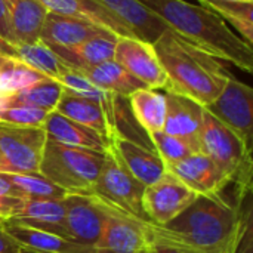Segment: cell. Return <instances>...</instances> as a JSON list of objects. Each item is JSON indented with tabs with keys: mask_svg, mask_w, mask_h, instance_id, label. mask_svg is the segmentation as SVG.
<instances>
[{
	"mask_svg": "<svg viewBox=\"0 0 253 253\" xmlns=\"http://www.w3.org/2000/svg\"><path fill=\"white\" fill-rule=\"evenodd\" d=\"M147 243H165L202 253H237L243 219L224 196H199L165 225L145 222Z\"/></svg>",
	"mask_w": 253,
	"mask_h": 253,
	"instance_id": "6da1fadb",
	"label": "cell"
},
{
	"mask_svg": "<svg viewBox=\"0 0 253 253\" xmlns=\"http://www.w3.org/2000/svg\"><path fill=\"white\" fill-rule=\"evenodd\" d=\"M170 30L218 59H225L246 73L253 70V49L233 33L225 21L206 6L185 0H136Z\"/></svg>",
	"mask_w": 253,
	"mask_h": 253,
	"instance_id": "7a4b0ae2",
	"label": "cell"
},
{
	"mask_svg": "<svg viewBox=\"0 0 253 253\" xmlns=\"http://www.w3.org/2000/svg\"><path fill=\"white\" fill-rule=\"evenodd\" d=\"M168 76L165 90L184 95L206 107L213 102L231 76L221 59L194 46L173 30H165L153 43Z\"/></svg>",
	"mask_w": 253,
	"mask_h": 253,
	"instance_id": "3957f363",
	"label": "cell"
},
{
	"mask_svg": "<svg viewBox=\"0 0 253 253\" xmlns=\"http://www.w3.org/2000/svg\"><path fill=\"white\" fill-rule=\"evenodd\" d=\"M105 160V153L68 147L47 139L39 173L68 194L90 193Z\"/></svg>",
	"mask_w": 253,
	"mask_h": 253,
	"instance_id": "277c9868",
	"label": "cell"
},
{
	"mask_svg": "<svg viewBox=\"0 0 253 253\" xmlns=\"http://www.w3.org/2000/svg\"><path fill=\"white\" fill-rule=\"evenodd\" d=\"M199 153L209 157L242 191L251 182V145L209 111H203Z\"/></svg>",
	"mask_w": 253,
	"mask_h": 253,
	"instance_id": "5b68a950",
	"label": "cell"
},
{
	"mask_svg": "<svg viewBox=\"0 0 253 253\" xmlns=\"http://www.w3.org/2000/svg\"><path fill=\"white\" fill-rule=\"evenodd\" d=\"M144 190L145 187L125 170L107 150L102 169L90 194L132 218L148 222L142 208Z\"/></svg>",
	"mask_w": 253,
	"mask_h": 253,
	"instance_id": "8992f818",
	"label": "cell"
},
{
	"mask_svg": "<svg viewBox=\"0 0 253 253\" xmlns=\"http://www.w3.org/2000/svg\"><path fill=\"white\" fill-rule=\"evenodd\" d=\"M46 141L43 127H0V173H39Z\"/></svg>",
	"mask_w": 253,
	"mask_h": 253,
	"instance_id": "52a82bcc",
	"label": "cell"
},
{
	"mask_svg": "<svg viewBox=\"0 0 253 253\" xmlns=\"http://www.w3.org/2000/svg\"><path fill=\"white\" fill-rule=\"evenodd\" d=\"M64 230L67 239L93 249L114 206L102 202L90 193L68 194L64 199Z\"/></svg>",
	"mask_w": 253,
	"mask_h": 253,
	"instance_id": "ba28073f",
	"label": "cell"
},
{
	"mask_svg": "<svg viewBox=\"0 0 253 253\" xmlns=\"http://www.w3.org/2000/svg\"><path fill=\"white\" fill-rule=\"evenodd\" d=\"M215 119L234 130L249 145L253 135V89L237 80L233 74L228 77L221 95L205 107Z\"/></svg>",
	"mask_w": 253,
	"mask_h": 253,
	"instance_id": "9c48e42d",
	"label": "cell"
},
{
	"mask_svg": "<svg viewBox=\"0 0 253 253\" xmlns=\"http://www.w3.org/2000/svg\"><path fill=\"white\" fill-rule=\"evenodd\" d=\"M199 196L173 175H166L157 182L145 187L142 208L150 224L165 225L182 213Z\"/></svg>",
	"mask_w": 253,
	"mask_h": 253,
	"instance_id": "30bf717a",
	"label": "cell"
},
{
	"mask_svg": "<svg viewBox=\"0 0 253 253\" xmlns=\"http://www.w3.org/2000/svg\"><path fill=\"white\" fill-rule=\"evenodd\" d=\"M108 153L144 187H148L166 175V166L153 147L114 132L108 139Z\"/></svg>",
	"mask_w": 253,
	"mask_h": 253,
	"instance_id": "8fae6325",
	"label": "cell"
},
{
	"mask_svg": "<svg viewBox=\"0 0 253 253\" xmlns=\"http://www.w3.org/2000/svg\"><path fill=\"white\" fill-rule=\"evenodd\" d=\"M114 61L150 89H165L168 76L157 58L153 43L138 37H119Z\"/></svg>",
	"mask_w": 253,
	"mask_h": 253,
	"instance_id": "7c38bea8",
	"label": "cell"
},
{
	"mask_svg": "<svg viewBox=\"0 0 253 253\" xmlns=\"http://www.w3.org/2000/svg\"><path fill=\"white\" fill-rule=\"evenodd\" d=\"M144 246H147L145 221L114 208L93 246V253H138Z\"/></svg>",
	"mask_w": 253,
	"mask_h": 253,
	"instance_id": "4fadbf2b",
	"label": "cell"
},
{
	"mask_svg": "<svg viewBox=\"0 0 253 253\" xmlns=\"http://www.w3.org/2000/svg\"><path fill=\"white\" fill-rule=\"evenodd\" d=\"M166 170L197 196L221 194L231 184L228 176L202 153H193L181 162L168 166Z\"/></svg>",
	"mask_w": 253,
	"mask_h": 253,
	"instance_id": "5bb4252c",
	"label": "cell"
},
{
	"mask_svg": "<svg viewBox=\"0 0 253 253\" xmlns=\"http://www.w3.org/2000/svg\"><path fill=\"white\" fill-rule=\"evenodd\" d=\"M166 117L163 132L184 141L194 153H199V138L205 107L199 102L166 90Z\"/></svg>",
	"mask_w": 253,
	"mask_h": 253,
	"instance_id": "9a60e30c",
	"label": "cell"
},
{
	"mask_svg": "<svg viewBox=\"0 0 253 253\" xmlns=\"http://www.w3.org/2000/svg\"><path fill=\"white\" fill-rule=\"evenodd\" d=\"M47 12L92 22L119 37H136L133 31L114 13L93 0H37Z\"/></svg>",
	"mask_w": 253,
	"mask_h": 253,
	"instance_id": "2e32d148",
	"label": "cell"
},
{
	"mask_svg": "<svg viewBox=\"0 0 253 253\" xmlns=\"http://www.w3.org/2000/svg\"><path fill=\"white\" fill-rule=\"evenodd\" d=\"M119 36L104 31L77 46L73 47H58L47 46L58 59L70 70L83 71L99 65L102 62L114 59V50Z\"/></svg>",
	"mask_w": 253,
	"mask_h": 253,
	"instance_id": "e0dca14e",
	"label": "cell"
},
{
	"mask_svg": "<svg viewBox=\"0 0 253 253\" xmlns=\"http://www.w3.org/2000/svg\"><path fill=\"white\" fill-rule=\"evenodd\" d=\"M104 31L107 30L92 22L47 12L40 31V42L46 46L73 47Z\"/></svg>",
	"mask_w": 253,
	"mask_h": 253,
	"instance_id": "ac0fdd59",
	"label": "cell"
},
{
	"mask_svg": "<svg viewBox=\"0 0 253 253\" xmlns=\"http://www.w3.org/2000/svg\"><path fill=\"white\" fill-rule=\"evenodd\" d=\"M64 221H65L64 200L24 199L15 216L1 224H13V225L28 227L34 230H42L67 239L64 230Z\"/></svg>",
	"mask_w": 253,
	"mask_h": 253,
	"instance_id": "d6986e66",
	"label": "cell"
},
{
	"mask_svg": "<svg viewBox=\"0 0 253 253\" xmlns=\"http://www.w3.org/2000/svg\"><path fill=\"white\" fill-rule=\"evenodd\" d=\"M111 13H114L122 22H125L133 34L148 43H154L160 34L169 27L148 9L139 4L136 0H93Z\"/></svg>",
	"mask_w": 253,
	"mask_h": 253,
	"instance_id": "ffe728a7",
	"label": "cell"
},
{
	"mask_svg": "<svg viewBox=\"0 0 253 253\" xmlns=\"http://www.w3.org/2000/svg\"><path fill=\"white\" fill-rule=\"evenodd\" d=\"M43 130L46 132L47 139L68 147H79L101 153H107L108 148V141L98 132L76 123L56 111H50L47 114Z\"/></svg>",
	"mask_w": 253,
	"mask_h": 253,
	"instance_id": "44dd1931",
	"label": "cell"
},
{
	"mask_svg": "<svg viewBox=\"0 0 253 253\" xmlns=\"http://www.w3.org/2000/svg\"><path fill=\"white\" fill-rule=\"evenodd\" d=\"M55 111L68 117L70 120L76 123H80L98 132L107 141L116 132L110 113L107 111L104 105H101L96 101L74 96V95L64 92Z\"/></svg>",
	"mask_w": 253,
	"mask_h": 253,
	"instance_id": "7402d4cb",
	"label": "cell"
},
{
	"mask_svg": "<svg viewBox=\"0 0 253 253\" xmlns=\"http://www.w3.org/2000/svg\"><path fill=\"white\" fill-rule=\"evenodd\" d=\"M6 233L25 251L33 253H93L89 246L79 245L61 236L28 227L3 224Z\"/></svg>",
	"mask_w": 253,
	"mask_h": 253,
	"instance_id": "603a6c76",
	"label": "cell"
},
{
	"mask_svg": "<svg viewBox=\"0 0 253 253\" xmlns=\"http://www.w3.org/2000/svg\"><path fill=\"white\" fill-rule=\"evenodd\" d=\"M0 55L12 56L37 70L50 79H58L68 68L58 59V56L40 40L36 43H13L0 37Z\"/></svg>",
	"mask_w": 253,
	"mask_h": 253,
	"instance_id": "cb8c5ba5",
	"label": "cell"
},
{
	"mask_svg": "<svg viewBox=\"0 0 253 253\" xmlns=\"http://www.w3.org/2000/svg\"><path fill=\"white\" fill-rule=\"evenodd\" d=\"M13 36L21 43H36L47 10L37 0H3Z\"/></svg>",
	"mask_w": 253,
	"mask_h": 253,
	"instance_id": "d4e9b609",
	"label": "cell"
},
{
	"mask_svg": "<svg viewBox=\"0 0 253 253\" xmlns=\"http://www.w3.org/2000/svg\"><path fill=\"white\" fill-rule=\"evenodd\" d=\"M82 73L92 84L96 87L113 93L120 98H129L133 92L139 89H145L147 86L135 79L127 70H125L119 62L114 59L95 65L92 68L79 71Z\"/></svg>",
	"mask_w": 253,
	"mask_h": 253,
	"instance_id": "484cf974",
	"label": "cell"
},
{
	"mask_svg": "<svg viewBox=\"0 0 253 253\" xmlns=\"http://www.w3.org/2000/svg\"><path fill=\"white\" fill-rule=\"evenodd\" d=\"M129 108L138 126L147 133L163 130L166 117V98L157 89H139L129 98Z\"/></svg>",
	"mask_w": 253,
	"mask_h": 253,
	"instance_id": "4316f807",
	"label": "cell"
},
{
	"mask_svg": "<svg viewBox=\"0 0 253 253\" xmlns=\"http://www.w3.org/2000/svg\"><path fill=\"white\" fill-rule=\"evenodd\" d=\"M64 93L62 84L50 77H46L25 89L0 96V107H33L44 111H55Z\"/></svg>",
	"mask_w": 253,
	"mask_h": 253,
	"instance_id": "83f0119b",
	"label": "cell"
},
{
	"mask_svg": "<svg viewBox=\"0 0 253 253\" xmlns=\"http://www.w3.org/2000/svg\"><path fill=\"white\" fill-rule=\"evenodd\" d=\"M7 184L15 190L21 199L28 200H64L68 193L42 176L36 175H19V173H0Z\"/></svg>",
	"mask_w": 253,
	"mask_h": 253,
	"instance_id": "f1b7e54d",
	"label": "cell"
},
{
	"mask_svg": "<svg viewBox=\"0 0 253 253\" xmlns=\"http://www.w3.org/2000/svg\"><path fill=\"white\" fill-rule=\"evenodd\" d=\"M203 6L218 13L224 21H228L240 34L242 39L252 46L253 43V0H203Z\"/></svg>",
	"mask_w": 253,
	"mask_h": 253,
	"instance_id": "f546056e",
	"label": "cell"
},
{
	"mask_svg": "<svg viewBox=\"0 0 253 253\" xmlns=\"http://www.w3.org/2000/svg\"><path fill=\"white\" fill-rule=\"evenodd\" d=\"M43 79H46L44 74L31 68L25 62L12 56L0 55V96L25 89Z\"/></svg>",
	"mask_w": 253,
	"mask_h": 253,
	"instance_id": "4dcf8cb0",
	"label": "cell"
},
{
	"mask_svg": "<svg viewBox=\"0 0 253 253\" xmlns=\"http://www.w3.org/2000/svg\"><path fill=\"white\" fill-rule=\"evenodd\" d=\"M148 138L153 144L154 151L159 154V157L162 159V162L165 163L166 168L181 162L182 159H185L194 153L184 141H181L172 135H168L163 130L150 133Z\"/></svg>",
	"mask_w": 253,
	"mask_h": 253,
	"instance_id": "1f68e13d",
	"label": "cell"
},
{
	"mask_svg": "<svg viewBox=\"0 0 253 253\" xmlns=\"http://www.w3.org/2000/svg\"><path fill=\"white\" fill-rule=\"evenodd\" d=\"M47 114L33 107H0V127H43Z\"/></svg>",
	"mask_w": 253,
	"mask_h": 253,
	"instance_id": "d6a6232c",
	"label": "cell"
},
{
	"mask_svg": "<svg viewBox=\"0 0 253 253\" xmlns=\"http://www.w3.org/2000/svg\"><path fill=\"white\" fill-rule=\"evenodd\" d=\"M22 200L24 199H21L7 184V181L0 175V222H6L13 218Z\"/></svg>",
	"mask_w": 253,
	"mask_h": 253,
	"instance_id": "836d02e7",
	"label": "cell"
},
{
	"mask_svg": "<svg viewBox=\"0 0 253 253\" xmlns=\"http://www.w3.org/2000/svg\"><path fill=\"white\" fill-rule=\"evenodd\" d=\"M0 37L4 39V40L13 42V43H21V42L16 40V37L12 33L9 16H7V10H6V6H4L3 0H0Z\"/></svg>",
	"mask_w": 253,
	"mask_h": 253,
	"instance_id": "e575fe53",
	"label": "cell"
},
{
	"mask_svg": "<svg viewBox=\"0 0 253 253\" xmlns=\"http://www.w3.org/2000/svg\"><path fill=\"white\" fill-rule=\"evenodd\" d=\"M0 253H22V248L6 233L0 222Z\"/></svg>",
	"mask_w": 253,
	"mask_h": 253,
	"instance_id": "d590c367",
	"label": "cell"
},
{
	"mask_svg": "<svg viewBox=\"0 0 253 253\" xmlns=\"http://www.w3.org/2000/svg\"><path fill=\"white\" fill-rule=\"evenodd\" d=\"M154 253H202L193 249L173 246V245H165V243H147Z\"/></svg>",
	"mask_w": 253,
	"mask_h": 253,
	"instance_id": "8d00e7d4",
	"label": "cell"
},
{
	"mask_svg": "<svg viewBox=\"0 0 253 253\" xmlns=\"http://www.w3.org/2000/svg\"><path fill=\"white\" fill-rule=\"evenodd\" d=\"M138 253H154V252H153V249L147 245V246H144V248H142V249H141Z\"/></svg>",
	"mask_w": 253,
	"mask_h": 253,
	"instance_id": "74e56055",
	"label": "cell"
},
{
	"mask_svg": "<svg viewBox=\"0 0 253 253\" xmlns=\"http://www.w3.org/2000/svg\"><path fill=\"white\" fill-rule=\"evenodd\" d=\"M22 253H33V252H28V251H25V249H22Z\"/></svg>",
	"mask_w": 253,
	"mask_h": 253,
	"instance_id": "f35d334b",
	"label": "cell"
},
{
	"mask_svg": "<svg viewBox=\"0 0 253 253\" xmlns=\"http://www.w3.org/2000/svg\"><path fill=\"white\" fill-rule=\"evenodd\" d=\"M237 1H251V0H237Z\"/></svg>",
	"mask_w": 253,
	"mask_h": 253,
	"instance_id": "ab89813d",
	"label": "cell"
},
{
	"mask_svg": "<svg viewBox=\"0 0 253 253\" xmlns=\"http://www.w3.org/2000/svg\"><path fill=\"white\" fill-rule=\"evenodd\" d=\"M199 1H203V0H199Z\"/></svg>",
	"mask_w": 253,
	"mask_h": 253,
	"instance_id": "60d3db41",
	"label": "cell"
}]
</instances>
